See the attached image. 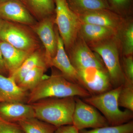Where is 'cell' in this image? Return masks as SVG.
Wrapping results in <instances>:
<instances>
[{"mask_svg":"<svg viewBox=\"0 0 133 133\" xmlns=\"http://www.w3.org/2000/svg\"><path fill=\"white\" fill-rule=\"evenodd\" d=\"M90 96L84 88L67 80L59 70L54 69L50 76L29 92L27 104L48 98L78 97L84 98Z\"/></svg>","mask_w":133,"mask_h":133,"instance_id":"6da1fadb","label":"cell"},{"mask_svg":"<svg viewBox=\"0 0 133 133\" xmlns=\"http://www.w3.org/2000/svg\"><path fill=\"white\" fill-rule=\"evenodd\" d=\"M30 104L37 118L57 127L72 125L75 97L46 98Z\"/></svg>","mask_w":133,"mask_h":133,"instance_id":"7a4b0ae2","label":"cell"},{"mask_svg":"<svg viewBox=\"0 0 133 133\" xmlns=\"http://www.w3.org/2000/svg\"><path fill=\"white\" fill-rule=\"evenodd\" d=\"M122 85L83 98L84 102L101 112L109 126L119 125L132 120L133 112L127 109L121 111L119 108L118 97Z\"/></svg>","mask_w":133,"mask_h":133,"instance_id":"3957f363","label":"cell"},{"mask_svg":"<svg viewBox=\"0 0 133 133\" xmlns=\"http://www.w3.org/2000/svg\"><path fill=\"white\" fill-rule=\"evenodd\" d=\"M90 48L101 58L109 74L113 88L123 85L125 79L120 59L121 52L117 35Z\"/></svg>","mask_w":133,"mask_h":133,"instance_id":"277c9868","label":"cell"},{"mask_svg":"<svg viewBox=\"0 0 133 133\" xmlns=\"http://www.w3.org/2000/svg\"><path fill=\"white\" fill-rule=\"evenodd\" d=\"M55 23L64 48L69 50L78 36L81 23L78 16L70 9L66 0H54Z\"/></svg>","mask_w":133,"mask_h":133,"instance_id":"5b68a950","label":"cell"},{"mask_svg":"<svg viewBox=\"0 0 133 133\" xmlns=\"http://www.w3.org/2000/svg\"><path fill=\"white\" fill-rule=\"evenodd\" d=\"M0 41L30 53L38 46L36 38L27 29L18 23L5 21L0 29Z\"/></svg>","mask_w":133,"mask_h":133,"instance_id":"8992f818","label":"cell"},{"mask_svg":"<svg viewBox=\"0 0 133 133\" xmlns=\"http://www.w3.org/2000/svg\"><path fill=\"white\" fill-rule=\"evenodd\" d=\"M75 105L72 116V125L79 131L109 126L105 118L95 108L75 97Z\"/></svg>","mask_w":133,"mask_h":133,"instance_id":"52a82bcc","label":"cell"},{"mask_svg":"<svg viewBox=\"0 0 133 133\" xmlns=\"http://www.w3.org/2000/svg\"><path fill=\"white\" fill-rule=\"evenodd\" d=\"M67 51L70 62L76 70L89 67L106 69L99 55L93 52L85 41L78 35Z\"/></svg>","mask_w":133,"mask_h":133,"instance_id":"ba28073f","label":"cell"},{"mask_svg":"<svg viewBox=\"0 0 133 133\" xmlns=\"http://www.w3.org/2000/svg\"><path fill=\"white\" fill-rule=\"evenodd\" d=\"M76 70L84 88L91 95L102 93L113 88L106 69L89 67Z\"/></svg>","mask_w":133,"mask_h":133,"instance_id":"9c48e42d","label":"cell"},{"mask_svg":"<svg viewBox=\"0 0 133 133\" xmlns=\"http://www.w3.org/2000/svg\"><path fill=\"white\" fill-rule=\"evenodd\" d=\"M55 15L40 20L31 28L44 46V54L50 67L51 59L57 51V37L55 30Z\"/></svg>","mask_w":133,"mask_h":133,"instance_id":"30bf717a","label":"cell"},{"mask_svg":"<svg viewBox=\"0 0 133 133\" xmlns=\"http://www.w3.org/2000/svg\"><path fill=\"white\" fill-rule=\"evenodd\" d=\"M0 18L30 27L37 23L24 3L17 0L0 2Z\"/></svg>","mask_w":133,"mask_h":133,"instance_id":"8fae6325","label":"cell"},{"mask_svg":"<svg viewBox=\"0 0 133 133\" xmlns=\"http://www.w3.org/2000/svg\"><path fill=\"white\" fill-rule=\"evenodd\" d=\"M55 30L57 37V51L55 57L51 59L50 67L56 68L67 80L84 88L77 72L70 62L57 27H55Z\"/></svg>","mask_w":133,"mask_h":133,"instance_id":"7c38bea8","label":"cell"},{"mask_svg":"<svg viewBox=\"0 0 133 133\" xmlns=\"http://www.w3.org/2000/svg\"><path fill=\"white\" fill-rule=\"evenodd\" d=\"M81 23L99 25L118 31L126 17L111 9L99 10L78 16Z\"/></svg>","mask_w":133,"mask_h":133,"instance_id":"4fadbf2b","label":"cell"},{"mask_svg":"<svg viewBox=\"0 0 133 133\" xmlns=\"http://www.w3.org/2000/svg\"><path fill=\"white\" fill-rule=\"evenodd\" d=\"M0 117L9 122L17 123L23 120L35 117L30 104L22 102L0 103Z\"/></svg>","mask_w":133,"mask_h":133,"instance_id":"5bb4252c","label":"cell"},{"mask_svg":"<svg viewBox=\"0 0 133 133\" xmlns=\"http://www.w3.org/2000/svg\"><path fill=\"white\" fill-rule=\"evenodd\" d=\"M29 94V91L21 88L12 76L6 77L0 74V103H27Z\"/></svg>","mask_w":133,"mask_h":133,"instance_id":"9a60e30c","label":"cell"},{"mask_svg":"<svg viewBox=\"0 0 133 133\" xmlns=\"http://www.w3.org/2000/svg\"><path fill=\"white\" fill-rule=\"evenodd\" d=\"M117 33L116 30L109 28L81 23L78 35L90 47L115 36Z\"/></svg>","mask_w":133,"mask_h":133,"instance_id":"2e32d148","label":"cell"},{"mask_svg":"<svg viewBox=\"0 0 133 133\" xmlns=\"http://www.w3.org/2000/svg\"><path fill=\"white\" fill-rule=\"evenodd\" d=\"M0 48L9 76L17 70L31 53L19 50L3 41H0Z\"/></svg>","mask_w":133,"mask_h":133,"instance_id":"e0dca14e","label":"cell"},{"mask_svg":"<svg viewBox=\"0 0 133 133\" xmlns=\"http://www.w3.org/2000/svg\"><path fill=\"white\" fill-rule=\"evenodd\" d=\"M50 67L46 61L44 52L36 50L31 53L21 66L10 75L14 79L16 83L19 84L28 72L37 66Z\"/></svg>","mask_w":133,"mask_h":133,"instance_id":"ac0fdd59","label":"cell"},{"mask_svg":"<svg viewBox=\"0 0 133 133\" xmlns=\"http://www.w3.org/2000/svg\"><path fill=\"white\" fill-rule=\"evenodd\" d=\"M121 56L133 55V21L132 16L126 17L117 31Z\"/></svg>","mask_w":133,"mask_h":133,"instance_id":"d6986e66","label":"cell"},{"mask_svg":"<svg viewBox=\"0 0 133 133\" xmlns=\"http://www.w3.org/2000/svg\"><path fill=\"white\" fill-rule=\"evenodd\" d=\"M66 1L70 9L78 16L99 10L111 9L107 0H66Z\"/></svg>","mask_w":133,"mask_h":133,"instance_id":"ffe728a7","label":"cell"},{"mask_svg":"<svg viewBox=\"0 0 133 133\" xmlns=\"http://www.w3.org/2000/svg\"><path fill=\"white\" fill-rule=\"evenodd\" d=\"M27 5L37 18L42 20L55 15L54 0H25Z\"/></svg>","mask_w":133,"mask_h":133,"instance_id":"44dd1931","label":"cell"},{"mask_svg":"<svg viewBox=\"0 0 133 133\" xmlns=\"http://www.w3.org/2000/svg\"><path fill=\"white\" fill-rule=\"evenodd\" d=\"M25 133H54L57 127L35 117L17 122Z\"/></svg>","mask_w":133,"mask_h":133,"instance_id":"7402d4cb","label":"cell"},{"mask_svg":"<svg viewBox=\"0 0 133 133\" xmlns=\"http://www.w3.org/2000/svg\"><path fill=\"white\" fill-rule=\"evenodd\" d=\"M48 69L45 66L35 67L26 74L18 85L23 90L30 91L47 77H44V73Z\"/></svg>","mask_w":133,"mask_h":133,"instance_id":"603a6c76","label":"cell"},{"mask_svg":"<svg viewBox=\"0 0 133 133\" xmlns=\"http://www.w3.org/2000/svg\"><path fill=\"white\" fill-rule=\"evenodd\" d=\"M79 133H133V121L119 125L102 127L91 130L83 129L79 131Z\"/></svg>","mask_w":133,"mask_h":133,"instance_id":"cb8c5ba5","label":"cell"},{"mask_svg":"<svg viewBox=\"0 0 133 133\" xmlns=\"http://www.w3.org/2000/svg\"><path fill=\"white\" fill-rule=\"evenodd\" d=\"M111 10L126 17L131 16L133 11V0H107Z\"/></svg>","mask_w":133,"mask_h":133,"instance_id":"d4e9b609","label":"cell"},{"mask_svg":"<svg viewBox=\"0 0 133 133\" xmlns=\"http://www.w3.org/2000/svg\"><path fill=\"white\" fill-rule=\"evenodd\" d=\"M119 107L133 112V84L125 83L122 85L118 97Z\"/></svg>","mask_w":133,"mask_h":133,"instance_id":"484cf974","label":"cell"},{"mask_svg":"<svg viewBox=\"0 0 133 133\" xmlns=\"http://www.w3.org/2000/svg\"><path fill=\"white\" fill-rule=\"evenodd\" d=\"M121 57V63L125 77V82L133 84V55Z\"/></svg>","mask_w":133,"mask_h":133,"instance_id":"4316f807","label":"cell"},{"mask_svg":"<svg viewBox=\"0 0 133 133\" xmlns=\"http://www.w3.org/2000/svg\"><path fill=\"white\" fill-rule=\"evenodd\" d=\"M0 133L25 132L17 123L6 121L0 117Z\"/></svg>","mask_w":133,"mask_h":133,"instance_id":"83f0119b","label":"cell"},{"mask_svg":"<svg viewBox=\"0 0 133 133\" xmlns=\"http://www.w3.org/2000/svg\"><path fill=\"white\" fill-rule=\"evenodd\" d=\"M54 133H79V131L73 125L58 127Z\"/></svg>","mask_w":133,"mask_h":133,"instance_id":"f1b7e54d","label":"cell"},{"mask_svg":"<svg viewBox=\"0 0 133 133\" xmlns=\"http://www.w3.org/2000/svg\"><path fill=\"white\" fill-rule=\"evenodd\" d=\"M8 73L7 70L5 66L4 60L3 58L1 51L0 48V74H2Z\"/></svg>","mask_w":133,"mask_h":133,"instance_id":"f546056e","label":"cell"},{"mask_svg":"<svg viewBox=\"0 0 133 133\" xmlns=\"http://www.w3.org/2000/svg\"><path fill=\"white\" fill-rule=\"evenodd\" d=\"M10 1V0H0V2H2L6 1ZM17 1H20L24 3V5H25V0H17Z\"/></svg>","mask_w":133,"mask_h":133,"instance_id":"4dcf8cb0","label":"cell"},{"mask_svg":"<svg viewBox=\"0 0 133 133\" xmlns=\"http://www.w3.org/2000/svg\"><path fill=\"white\" fill-rule=\"evenodd\" d=\"M4 22V20H2V19L0 18V29H1V27H2L3 24Z\"/></svg>","mask_w":133,"mask_h":133,"instance_id":"1f68e13d","label":"cell"}]
</instances>
